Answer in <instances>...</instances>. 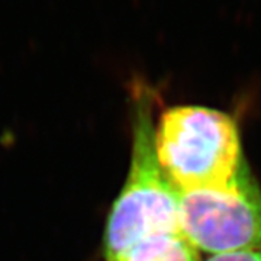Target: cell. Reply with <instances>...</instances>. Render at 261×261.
Here are the masks:
<instances>
[{
  "instance_id": "1",
  "label": "cell",
  "mask_w": 261,
  "mask_h": 261,
  "mask_svg": "<svg viewBox=\"0 0 261 261\" xmlns=\"http://www.w3.org/2000/svg\"><path fill=\"white\" fill-rule=\"evenodd\" d=\"M157 159L180 193L225 189L245 161L233 119L203 106H177L154 129Z\"/></svg>"
},
{
  "instance_id": "2",
  "label": "cell",
  "mask_w": 261,
  "mask_h": 261,
  "mask_svg": "<svg viewBox=\"0 0 261 261\" xmlns=\"http://www.w3.org/2000/svg\"><path fill=\"white\" fill-rule=\"evenodd\" d=\"M163 233H181L178 190L160 166L148 109L140 108L134 122L129 174L106 225V258L118 260L134 245Z\"/></svg>"
},
{
  "instance_id": "3",
  "label": "cell",
  "mask_w": 261,
  "mask_h": 261,
  "mask_svg": "<svg viewBox=\"0 0 261 261\" xmlns=\"http://www.w3.org/2000/svg\"><path fill=\"white\" fill-rule=\"evenodd\" d=\"M180 232L212 255L261 247V190L247 166L225 189L178 192Z\"/></svg>"
},
{
  "instance_id": "4",
  "label": "cell",
  "mask_w": 261,
  "mask_h": 261,
  "mask_svg": "<svg viewBox=\"0 0 261 261\" xmlns=\"http://www.w3.org/2000/svg\"><path fill=\"white\" fill-rule=\"evenodd\" d=\"M115 261H199V252L181 233L151 237Z\"/></svg>"
},
{
  "instance_id": "5",
  "label": "cell",
  "mask_w": 261,
  "mask_h": 261,
  "mask_svg": "<svg viewBox=\"0 0 261 261\" xmlns=\"http://www.w3.org/2000/svg\"><path fill=\"white\" fill-rule=\"evenodd\" d=\"M207 261H261V247L243 250V251L218 254V255H212Z\"/></svg>"
}]
</instances>
